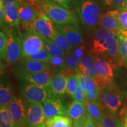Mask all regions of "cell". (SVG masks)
<instances>
[{"mask_svg": "<svg viewBox=\"0 0 127 127\" xmlns=\"http://www.w3.org/2000/svg\"><path fill=\"white\" fill-rule=\"evenodd\" d=\"M90 35L92 53L106 58L112 66L124 63L119 53L118 31H109L98 26Z\"/></svg>", "mask_w": 127, "mask_h": 127, "instance_id": "cell-1", "label": "cell"}, {"mask_svg": "<svg viewBox=\"0 0 127 127\" xmlns=\"http://www.w3.org/2000/svg\"><path fill=\"white\" fill-rule=\"evenodd\" d=\"M74 8L84 29L91 34L98 26L101 13L95 0H74Z\"/></svg>", "mask_w": 127, "mask_h": 127, "instance_id": "cell-2", "label": "cell"}, {"mask_svg": "<svg viewBox=\"0 0 127 127\" xmlns=\"http://www.w3.org/2000/svg\"><path fill=\"white\" fill-rule=\"evenodd\" d=\"M39 5L55 24L79 23L78 14L72 9L62 7L50 0H40Z\"/></svg>", "mask_w": 127, "mask_h": 127, "instance_id": "cell-3", "label": "cell"}, {"mask_svg": "<svg viewBox=\"0 0 127 127\" xmlns=\"http://www.w3.org/2000/svg\"><path fill=\"white\" fill-rule=\"evenodd\" d=\"M20 34L22 42V59H26L44 48L41 35L32 28Z\"/></svg>", "mask_w": 127, "mask_h": 127, "instance_id": "cell-4", "label": "cell"}, {"mask_svg": "<svg viewBox=\"0 0 127 127\" xmlns=\"http://www.w3.org/2000/svg\"><path fill=\"white\" fill-rule=\"evenodd\" d=\"M21 91L28 102L43 103L52 96L50 87H45L24 82L21 85Z\"/></svg>", "mask_w": 127, "mask_h": 127, "instance_id": "cell-5", "label": "cell"}, {"mask_svg": "<svg viewBox=\"0 0 127 127\" xmlns=\"http://www.w3.org/2000/svg\"><path fill=\"white\" fill-rule=\"evenodd\" d=\"M100 92L102 105L112 113H117L123 103V95L118 88L112 82Z\"/></svg>", "mask_w": 127, "mask_h": 127, "instance_id": "cell-6", "label": "cell"}, {"mask_svg": "<svg viewBox=\"0 0 127 127\" xmlns=\"http://www.w3.org/2000/svg\"><path fill=\"white\" fill-rule=\"evenodd\" d=\"M42 11L40 5L32 0L20 2L19 14L22 28L24 30L31 28Z\"/></svg>", "mask_w": 127, "mask_h": 127, "instance_id": "cell-7", "label": "cell"}, {"mask_svg": "<svg viewBox=\"0 0 127 127\" xmlns=\"http://www.w3.org/2000/svg\"><path fill=\"white\" fill-rule=\"evenodd\" d=\"M55 25L57 29L65 36L73 47L84 45V39L78 23H71Z\"/></svg>", "mask_w": 127, "mask_h": 127, "instance_id": "cell-8", "label": "cell"}, {"mask_svg": "<svg viewBox=\"0 0 127 127\" xmlns=\"http://www.w3.org/2000/svg\"><path fill=\"white\" fill-rule=\"evenodd\" d=\"M7 59L8 65L15 64L22 60V42L20 34H15L10 29L7 34Z\"/></svg>", "mask_w": 127, "mask_h": 127, "instance_id": "cell-9", "label": "cell"}, {"mask_svg": "<svg viewBox=\"0 0 127 127\" xmlns=\"http://www.w3.org/2000/svg\"><path fill=\"white\" fill-rule=\"evenodd\" d=\"M51 68H52L51 66L47 62L34 61L26 58L21 60L15 64L14 72L17 75L21 74L43 72Z\"/></svg>", "mask_w": 127, "mask_h": 127, "instance_id": "cell-10", "label": "cell"}, {"mask_svg": "<svg viewBox=\"0 0 127 127\" xmlns=\"http://www.w3.org/2000/svg\"><path fill=\"white\" fill-rule=\"evenodd\" d=\"M57 71H58L56 69L52 68L43 72L21 74L15 76L24 82L42 86L50 87L52 79L56 75Z\"/></svg>", "mask_w": 127, "mask_h": 127, "instance_id": "cell-11", "label": "cell"}, {"mask_svg": "<svg viewBox=\"0 0 127 127\" xmlns=\"http://www.w3.org/2000/svg\"><path fill=\"white\" fill-rule=\"evenodd\" d=\"M30 28L50 39L53 37L57 30L54 23L42 11Z\"/></svg>", "mask_w": 127, "mask_h": 127, "instance_id": "cell-12", "label": "cell"}, {"mask_svg": "<svg viewBox=\"0 0 127 127\" xmlns=\"http://www.w3.org/2000/svg\"><path fill=\"white\" fill-rule=\"evenodd\" d=\"M46 118L59 115H68V105H66L62 97H51L42 103Z\"/></svg>", "mask_w": 127, "mask_h": 127, "instance_id": "cell-13", "label": "cell"}, {"mask_svg": "<svg viewBox=\"0 0 127 127\" xmlns=\"http://www.w3.org/2000/svg\"><path fill=\"white\" fill-rule=\"evenodd\" d=\"M45 119L43 104L41 102H29L27 116V127H36L45 124Z\"/></svg>", "mask_w": 127, "mask_h": 127, "instance_id": "cell-14", "label": "cell"}, {"mask_svg": "<svg viewBox=\"0 0 127 127\" xmlns=\"http://www.w3.org/2000/svg\"><path fill=\"white\" fill-rule=\"evenodd\" d=\"M8 108L16 123L20 127H27V111L25 109L23 99L14 96L11 102L9 105Z\"/></svg>", "mask_w": 127, "mask_h": 127, "instance_id": "cell-15", "label": "cell"}, {"mask_svg": "<svg viewBox=\"0 0 127 127\" xmlns=\"http://www.w3.org/2000/svg\"><path fill=\"white\" fill-rule=\"evenodd\" d=\"M120 11L113 9L101 14L100 16L98 26L109 31H118L121 30L120 21Z\"/></svg>", "mask_w": 127, "mask_h": 127, "instance_id": "cell-16", "label": "cell"}, {"mask_svg": "<svg viewBox=\"0 0 127 127\" xmlns=\"http://www.w3.org/2000/svg\"><path fill=\"white\" fill-rule=\"evenodd\" d=\"M20 2L5 3L4 12L5 21L11 27L18 28L21 24L19 9Z\"/></svg>", "mask_w": 127, "mask_h": 127, "instance_id": "cell-17", "label": "cell"}, {"mask_svg": "<svg viewBox=\"0 0 127 127\" xmlns=\"http://www.w3.org/2000/svg\"><path fill=\"white\" fill-rule=\"evenodd\" d=\"M68 78L64 77L59 72L57 73L52 79L50 88L52 97H63L66 93Z\"/></svg>", "mask_w": 127, "mask_h": 127, "instance_id": "cell-18", "label": "cell"}, {"mask_svg": "<svg viewBox=\"0 0 127 127\" xmlns=\"http://www.w3.org/2000/svg\"><path fill=\"white\" fill-rule=\"evenodd\" d=\"M85 100L102 104L99 88H98L97 84H96L95 81L93 78L88 77H87Z\"/></svg>", "mask_w": 127, "mask_h": 127, "instance_id": "cell-19", "label": "cell"}, {"mask_svg": "<svg viewBox=\"0 0 127 127\" xmlns=\"http://www.w3.org/2000/svg\"><path fill=\"white\" fill-rule=\"evenodd\" d=\"M72 119L73 121L86 117L87 115V109L85 102H79L74 100L68 104V115Z\"/></svg>", "mask_w": 127, "mask_h": 127, "instance_id": "cell-20", "label": "cell"}, {"mask_svg": "<svg viewBox=\"0 0 127 127\" xmlns=\"http://www.w3.org/2000/svg\"><path fill=\"white\" fill-rule=\"evenodd\" d=\"M95 66L98 74L111 79L113 78V66L106 58L101 56H95Z\"/></svg>", "mask_w": 127, "mask_h": 127, "instance_id": "cell-21", "label": "cell"}, {"mask_svg": "<svg viewBox=\"0 0 127 127\" xmlns=\"http://www.w3.org/2000/svg\"><path fill=\"white\" fill-rule=\"evenodd\" d=\"M72 120L69 116L55 115L46 118L45 124L47 127H72Z\"/></svg>", "mask_w": 127, "mask_h": 127, "instance_id": "cell-22", "label": "cell"}, {"mask_svg": "<svg viewBox=\"0 0 127 127\" xmlns=\"http://www.w3.org/2000/svg\"><path fill=\"white\" fill-rule=\"evenodd\" d=\"M85 105H86L87 112L94 120L96 124H99L101 122L104 114V110L102 109V104L98 103L91 102L85 100Z\"/></svg>", "mask_w": 127, "mask_h": 127, "instance_id": "cell-23", "label": "cell"}, {"mask_svg": "<svg viewBox=\"0 0 127 127\" xmlns=\"http://www.w3.org/2000/svg\"><path fill=\"white\" fill-rule=\"evenodd\" d=\"M0 127H20L14 120L8 107H0Z\"/></svg>", "mask_w": 127, "mask_h": 127, "instance_id": "cell-24", "label": "cell"}, {"mask_svg": "<svg viewBox=\"0 0 127 127\" xmlns=\"http://www.w3.org/2000/svg\"><path fill=\"white\" fill-rule=\"evenodd\" d=\"M41 35V34H40ZM44 43V48L48 51L53 56L65 57L66 52L63 50L60 46L55 44L53 41L41 35Z\"/></svg>", "mask_w": 127, "mask_h": 127, "instance_id": "cell-25", "label": "cell"}, {"mask_svg": "<svg viewBox=\"0 0 127 127\" xmlns=\"http://www.w3.org/2000/svg\"><path fill=\"white\" fill-rule=\"evenodd\" d=\"M14 96L12 95L11 87L7 83H1L0 87V107L5 106L8 107L11 102Z\"/></svg>", "mask_w": 127, "mask_h": 127, "instance_id": "cell-26", "label": "cell"}, {"mask_svg": "<svg viewBox=\"0 0 127 127\" xmlns=\"http://www.w3.org/2000/svg\"><path fill=\"white\" fill-rule=\"evenodd\" d=\"M79 78V84L76 91L74 99L79 102H85V90H86L87 76L80 71L77 72Z\"/></svg>", "mask_w": 127, "mask_h": 127, "instance_id": "cell-27", "label": "cell"}, {"mask_svg": "<svg viewBox=\"0 0 127 127\" xmlns=\"http://www.w3.org/2000/svg\"><path fill=\"white\" fill-rule=\"evenodd\" d=\"M118 35L119 53L123 61L127 63V30L118 31Z\"/></svg>", "mask_w": 127, "mask_h": 127, "instance_id": "cell-28", "label": "cell"}, {"mask_svg": "<svg viewBox=\"0 0 127 127\" xmlns=\"http://www.w3.org/2000/svg\"><path fill=\"white\" fill-rule=\"evenodd\" d=\"M51 39L58 46H60L66 53L70 52L71 51H72L75 48L71 45L70 42L66 38L65 36L62 33L60 32L57 29L56 30L55 35Z\"/></svg>", "mask_w": 127, "mask_h": 127, "instance_id": "cell-29", "label": "cell"}, {"mask_svg": "<svg viewBox=\"0 0 127 127\" xmlns=\"http://www.w3.org/2000/svg\"><path fill=\"white\" fill-rule=\"evenodd\" d=\"M118 120L116 114L112 113L107 109L104 111L101 122L97 125L99 127H118Z\"/></svg>", "mask_w": 127, "mask_h": 127, "instance_id": "cell-30", "label": "cell"}, {"mask_svg": "<svg viewBox=\"0 0 127 127\" xmlns=\"http://www.w3.org/2000/svg\"><path fill=\"white\" fill-rule=\"evenodd\" d=\"M95 63V56L94 55V54L91 53H85L84 54L79 60L78 64L79 71L82 73L85 72V71L90 68Z\"/></svg>", "mask_w": 127, "mask_h": 127, "instance_id": "cell-31", "label": "cell"}, {"mask_svg": "<svg viewBox=\"0 0 127 127\" xmlns=\"http://www.w3.org/2000/svg\"><path fill=\"white\" fill-rule=\"evenodd\" d=\"M81 58V57L77 54L74 49L70 52L66 53L65 56V59L67 66L74 69L77 72L79 71L78 64Z\"/></svg>", "mask_w": 127, "mask_h": 127, "instance_id": "cell-32", "label": "cell"}, {"mask_svg": "<svg viewBox=\"0 0 127 127\" xmlns=\"http://www.w3.org/2000/svg\"><path fill=\"white\" fill-rule=\"evenodd\" d=\"M78 84L79 78L78 75L77 74L72 75L68 78L66 93H67L69 95V96H70L71 97L74 98L78 86Z\"/></svg>", "mask_w": 127, "mask_h": 127, "instance_id": "cell-33", "label": "cell"}, {"mask_svg": "<svg viewBox=\"0 0 127 127\" xmlns=\"http://www.w3.org/2000/svg\"><path fill=\"white\" fill-rule=\"evenodd\" d=\"M52 57L53 55L48 51H47L45 48H42L38 52L28 57L27 59L48 63L52 58Z\"/></svg>", "mask_w": 127, "mask_h": 127, "instance_id": "cell-34", "label": "cell"}, {"mask_svg": "<svg viewBox=\"0 0 127 127\" xmlns=\"http://www.w3.org/2000/svg\"><path fill=\"white\" fill-rule=\"evenodd\" d=\"M52 68L56 69L58 72L67 67L65 57L53 56L50 61L48 62Z\"/></svg>", "mask_w": 127, "mask_h": 127, "instance_id": "cell-35", "label": "cell"}, {"mask_svg": "<svg viewBox=\"0 0 127 127\" xmlns=\"http://www.w3.org/2000/svg\"><path fill=\"white\" fill-rule=\"evenodd\" d=\"M7 43L8 37L4 32H0V56L1 59L6 60L7 59Z\"/></svg>", "mask_w": 127, "mask_h": 127, "instance_id": "cell-36", "label": "cell"}, {"mask_svg": "<svg viewBox=\"0 0 127 127\" xmlns=\"http://www.w3.org/2000/svg\"><path fill=\"white\" fill-rule=\"evenodd\" d=\"M50 1L67 9H72L73 8H74V0H50Z\"/></svg>", "mask_w": 127, "mask_h": 127, "instance_id": "cell-37", "label": "cell"}, {"mask_svg": "<svg viewBox=\"0 0 127 127\" xmlns=\"http://www.w3.org/2000/svg\"><path fill=\"white\" fill-rule=\"evenodd\" d=\"M119 18L121 30H127V11H120Z\"/></svg>", "mask_w": 127, "mask_h": 127, "instance_id": "cell-38", "label": "cell"}, {"mask_svg": "<svg viewBox=\"0 0 127 127\" xmlns=\"http://www.w3.org/2000/svg\"><path fill=\"white\" fill-rule=\"evenodd\" d=\"M59 73L61 75L64 76V77H66V78H68L72 75L77 74V72H76L75 70H74L72 68L69 67V66H67L66 68L63 69V70L60 71Z\"/></svg>", "mask_w": 127, "mask_h": 127, "instance_id": "cell-39", "label": "cell"}, {"mask_svg": "<svg viewBox=\"0 0 127 127\" xmlns=\"http://www.w3.org/2000/svg\"><path fill=\"white\" fill-rule=\"evenodd\" d=\"M86 119L87 116L79 119V120L74 121L73 127H85V125H86Z\"/></svg>", "mask_w": 127, "mask_h": 127, "instance_id": "cell-40", "label": "cell"}, {"mask_svg": "<svg viewBox=\"0 0 127 127\" xmlns=\"http://www.w3.org/2000/svg\"><path fill=\"white\" fill-rule=\"evenodd\" d=\"M96 124L94 121V120L92 118V117L90 116L87 112V119H86V125L85 127H96Z\"/></svg>", "mask_w": 127, "mask_h": 127, "instance_id": "cell-41", "label": "cell"}, {"mask_svg": "<svg viewBox=\"0 0 127 127\" xmlns=\"http://www.w3.org/2000/svg\"><path fill=\"white\" fill-rule=\"evenodd\" d=\"M125 0H112V4L111 8L114 9H118L120 5L124 2Z\"/></svg>", "mask_w": 127, "mask_h": 127, "instance_id": "cell-42", "label": "cell"}, {"mask_svg": "<svg viewBox=\"0 0 127 127\" xmlns=\"http://www.w3.org/2000/svg\"><path fill=\"white\" fill-rule=\"evenodd\" d=\"M99 1L105 7L111 8L112 7V0H99Z\"/></svg>", "mask_w": 127, "mask_h": 127, "instance_id": "cell-43", "label": "cell"}, {"mask_svg": "<svg viewBox=\"0 0 127 127\" xmlns=\"http://www.w3.org/2000/svg\"><path fill=\"white\" fill-rule=\"evenodd\" d=\"M118 9L120 11H127V0H125L124 2L121 5Z\"/></svg>", "mask_w": 127, "mask_h": 127, "instance_id": "cell-44", "label": "cell"}, {"mask_svg": "<svg viewBox=\"0 0 127 127\" xmlns=\"http://www.w3.org/2000/svg\"><path fill=\"white\" fill-rule=\"evenodd\" d=\"M24 0H4L5 3H9V2H21Z\"/></svg>", "mask_w": 127, "mask_h": 127, "instance_id": "cell-45", "label": "cell"}, {"mask_svg": "<svg viewBox=\"0 0 127 127\" xmlns=\"http://www.w3.org/2000/svg\"><path fill=\"white\" fill-rule=\"evenodd\" d=\"M118 127H125V124L124 123V121L119 120L118 122Z\"/></svg>", "mask_w": 127, "mask_h": 127, "instance_id": "cell-46", "label": "cell"}, {"mask_svg": "<svg viewBox=\"0 0 127 127\" xmlns=\"http://www.w3.org/2000/svg\"><path fill=\"white\" fill-rule=\"evenodd\" d=\"M124 123L125 124V127H127V114L126 116L125 117L124 120Z\"/></svg>", "mask_w": 127, "mask_h": 127, "instance_id": "cell-47", "label": "cell"}, {"mask_svg": "<svg viewBox=\"0 0 127 127\" xmlns=\"http://www.w3.org/2000/svg\"><path fill=\"white\" fill-rule=\"evenodd\" d=\"M36 127H46V125H45V124H42V125H39V126Z\"/></svg>", "mask_w": 127, "mask_h": 127, "instance_id": "cell-48", "label": "cell"}, {"mask_svg": "<svg viewBox=\"0 0 127 127\" xmlns=\"http://www.w3.org/2000/svg\"><path fill=\"white\" fill-rule=\"evenodd\" d=\"M96 127H99V126H98V125H97V124H96Z\"/></svg>", "mask_w": 127, "mask_h": 127, "instance_id": "cell-49", "label": "cell"}]
</instances>
